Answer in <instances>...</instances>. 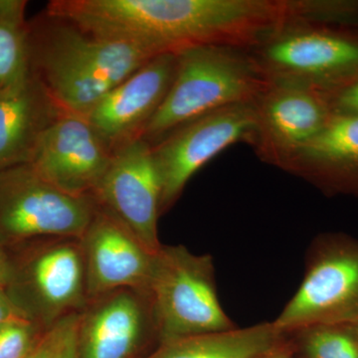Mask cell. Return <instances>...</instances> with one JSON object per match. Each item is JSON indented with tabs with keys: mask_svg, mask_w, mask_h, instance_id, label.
Segmentation results:
<instances>
[{
	"mask_svg": "<svg viewBox=\"0 0 358 358\" xmlns=\"http://www.w3.org/2000/svg\"><path fill=\"white\" fill-rule=\"evenodd\" d=\"M16 264L6 251V246L0 241V287L7 289L15 278Z\"/></svg>",
	"mask_w": 358,
	"mask_h": 358,
	"instance_id": "obj_25",
	"label": "cell"
},
{
	"mask_svg": "<svg viewBox=\"0 0 358 358\" xmlns=\"http://www.w3.org/2000/svg\"><path fill=\"white\" fill-rule=\"evenodd\" d=\"M30 74L62 112L85 115L134 71L159 53L101 38L44 13L28 22Z\"/></svg>",
	"mask_w": 358,
	"mask_h": 358,
	"instance_id": "obj_1",
	"label": "cell"
},
{
	"mask_svg": "<svg viewBox=\"0 0 358 358\" xmlns=\"http://www.w3.org/2000/svg\"><path fill=\"white\" fill-rule=\"evenodd\" d=\"M358 322V245L320 238L308 253L303 281L274 320L285 333Z\"/></svg>",
	"mask_w": 358,
	"mask_h": 358,
	"instance_id": "obj_5",
	"label": "cell"
},
{
	"mask_svg": "<svg viewBox=\"0 0 358 358\" xmlns=\"http://www.w3.org/2000/svg\"><path fill=\"white\" fill-rule=\"evenodd\" d=\"M22 319L29 320L11 300L6 289L0 287V327L6 322Z\"/></svg>",
	"mask_w": 358,
	"mask_h": 358,
	"instance_id": "obj_24",
	"label": "cell"
},
{
	"mask_svg": "<svg viewBox=\"0 0 358 358\" xmlns=\"http://www.w3.org/2000/svg\"><path fill=\"white\" fill-rule=\"evenodd\" d=\"M92 197L148 251H159L162 180L150 143L136 138L115 152Z\"/></svg>",
	"mask_w": 358,
	"mask_h": 358,
	"instance_id": "obj_10",
	"label": "cell"
},
{
	"mask_svg": "<svg viewBox=\"0 0 358 358\" xmlns=\"http://www.w3.org/2000/svg\"><path fill=\"white\" fill-rule=\"evenodd\" d=\"M78 322H79V315H78L76 320H75L72 327H70L69 331H68L67 336H66L59 358H78Z\"/></svg>",
	"mask_w": 358,
	"mask_h": 358,
	"instance_id": "obj_26",
	"label": "cell"
},
{
	"mask_svg": "<svg viewBox=\"0 0 358 358\" xmlns=\"http://www.w3.org/2000/svg\"><path fill=\"white\" fill-rule=\"evenodd\" d=\"M353 327H355V336H357V341H358V322H357V324H355V326H353Z\"/></svg>",
	"mask_w": 358,
	"mask_h": 358,
	"instance_id": "obj_28",
	"label": "cell"
},
{
	"mask_svg": "<svg viewBox=\"0 0 358 358\" xmlns=\"http://www.w3.org/2000/svg\"><path fill=\"white\" fill-rule=\"evenodd\" d=\"M176 56L171 89L141 136L150 145L202 115L253 103L270 83L243 49L199 46Z\"/></svg>",
	"mask_w": 358,
	"mask_h": 358,
	"instance_id": "obj_2",
	"label": "cell"
},
{
	"mask_svg": "<svg viewBox=\"0 0 358 358\" xmlns=\"http://www.w3.org/2000/svg\"><path fill=\"white\" fill-rule=\"evenodd\" d=\"M16 306L43 329L88 303L86 272L80 239L52 238L18 267L6 289Z\"/></svg>",
	"mask_w": 358,
	"mask_h": 358,
	"instance_id": "obj_8",
	"label": "cell"
},
{
	"mask_svg": "<svg viewBox=\"0 0 358 358\" xmlns=\"http://www.w3.org/2000/svg\"><path fill=\"white\" fill-rule=\"evenodd\" d=\"M246 52L271 83L331 96L358 82V26L291 21Z\"/></svg>",
	"mask_w": 358,
	"mask_h": 358,
	"instance_id": "obj_3",
	"label": "cell"
},
{
	"mask_svg": "<svg viewBox=\"0 0 358 358\" xmlns=\"http://www.w3.org/2000/svg\"><path fill=\"white\" fill-rule=\"evenodd\" d=\"M282 171L327 194L358 195V115H334Z\"/></svg>",
	"mask_w": 358,
	"mask_h": 358,
	"instance_id": "obj_15",
	"label": "cell"
},
{
	"mask_svg": "<svg viewBox=\"0 0 358 358\" xmlns=\"http://www.w3.org/2000/svg\"><path fill=\"white\" fill-rule=\"evenodd\" d=\"M147 294L159 345L236 329L219 301L210 255H196L183 245H162Z\"/></svg>",
	"mask_w": 358,
	"mask_h": 358,
	"instance_id": "obj_4",
	"label": "cell"
},
{
	"mask_svg": "<svg viewBox=\"0 0 358 358\" xmlns=\"http://www.w3.org/2000/svg\"><path fill=\"white\" fill-rule=\"evenodd\" d=\"M178 56H155L110 90L86 115L113 152L141 138L159 109L176 76Z\"/></svg>",
	"mask_w": 358,
	"mask_h": 358,
	"instance_id": "obj_12",
	"label": "cell"
},
{
	"mask_svg": "<svg viewBox=\"0 0 358 358\" xmlns=\"http://www.w3.org/2000/svg\"><path fill=\"white\" fill-rule=\"evenodd\" d=\"M29 75L28 27L0 22V89L20 83Z\"/></svg>",
	"mask_w": 358,
	"mask_h": 358,
	"instance_id": "obj_19",
	"label": "cell"
},
{
	"mask_svg": "<svg viewBox=\"0 0 358 358\" xmlns=\"http://www.w3.org/2000/svg\"><path fill=\"white\" fill-rule=\"evenodd\" d=\"M253 103L214 110L174 129L152 145L160 180V215L182 194L188 181L221 152L238 143H250L255 129Z\"/></svg>",
	"mask_w": 358,
	"mask_h": 358,
	"instance_id": "obj_7",
	"label": "cell"
},
{
	"mask_svg": "<svg viewBox=\"0 0 358 358\" xmlns=\"http://www.w3.org/2000/svg\"><path fill=\"white\" fill-rule=\"evenodd\" d=\"M98 205L47 182L28 166L0 173V241L6 246L32 239H81Z\"/></svg>",
	"mask_w": 358,
	"mask_h": 358,
	"instance_id": "obj_6",
	"label": "cell"
},
{
	"mask_svg": "<svg viewBox=\"0 0 358 358\" xmlns=\"http://www.w3.org/2000/svg\"><path fill=\"white\" fill-rule=\"evenodd\" d=\"M27 1L23 0H0V22L17 28H27L25 9Z\"/></svg>",
	"mask_w": 358,
	"mask_h": 358,
	"instance_id": "obj_23",
	"label": "cell"
},
{
	"mask_svg": "<svg viewBox=\"0 0 358 358\" xmlns=\"http://www.w3.org/2000/svg\"><path fill=\"white\" fill-rule=\"evenodd\" d=\"M44 331L27 319L6 322L0 327V358H25Z\"/></svg>",
	"mask_w": 358,
	"mask_h": 358,
	"instance_id": "obj_20",
	"label": "cell"
},
{
	"mask_svg": "<svg viewBox=\"0 0 358 358\" xmlns=\"http://www.w3.org/2000/svg\"><path fill=\"white\" fill-rule=\"evenodd\" d=\"M78 315L79 313L67 315L56 322L53 327L44 331L33 346L31 352L25 358H59L66 336L76 320Z\"/></svg>",
	"mask_w": 358,
	"mask_h": 358,
	"instance_id": "obj_21",
	"label": "cell"
},
{
	"mask_svg": "<svg viewBox=\"0 0 358 358\" xmlns=\"http://www.w3.org/2000/svg\"><path fill=\"white\" fill-rule=\"evenodd\" d=\"M63 113L31 74L0 89V173L29 164L42 134Z\"/></svg>",
	"mask_w": 358,
	"mask_h": 358,
	"instance_id": "obj_16",
	"label": "cell"
},
{
	"mask_svg": "<svg viewBox=\"0 0 358 358\" xmlns=\"http://www.w3.org/2000/svg\"><path fill=\"white\" fill-rule=\"evenodd\" d=\"M114 152L85 115L63 113L40 138L28 166L73 196H92Z\"/></svg>",
	"mask_w": 358,
	"mask_h": 358,
	"instance_id": "obj_11",
	"label": "cell"
},
{
	"mask_svg": "<svg viewBox=\"0 0 358 358\" xmlns=\"http://www.w3.org/2000/svg\"><path fill=\"white\" fill-rule=\"evenodd\" d=\"M267 358H294V352H282L279 353H275V355H271Z\"/></svg>",
	"mask_w": 358,
	"mask_h": 358,
	"instance_id": "obj_27",
	"label": "cell"
},
{
	"mask_svg": "<svg viewBox=\"0 0 358 358\" xmlns=\"http://www.w3.org/2000/svg\"><path fill=\"white\" fill-rule=\"evenodd\" d=\"M150 336L157 341L148 294L117 289L89 301L80 312L78 358H129Z\"/></svg>",
	"mask_w": 358,
	"mask_h": 358,
	"instance_id": "obj_14",
	"label": "cell"
},
{
	"mask_svg": "<svg viewBox=\"0 0 358 358\" xmlns=\"http://www.w3.org/2000/svg\"><path fill=\"white\" fill-rule=\"evenodd\" d=\"M289 350L291 334L271 322L162 343L147 358H267Z\"/></svg>",
	"mask_w": 358,
	"mask_h": 358,
	"instance_id": "obj_17",
	"label": "cell"
},
{
	"mask_svg": "<svg viewBox=\"0 0 358 358\" xmlns=\"http://www.w3.org/2000/svg\"><path fill=\"white\" fill-rule=\"evenodd\" d=\"M289 334L301 358H358L353 326H313Z\"/></svg>",
	"mask_w": 358,
	"mask_h": 358,
	"instance_id": "obj_18",
	"label": "cell"
},
{
	"mask_svg": "<svg viewBox=\"0 0 358 358\" xmlns=\"http://www.w3.org/2000/svg\"><path fill=\"white\" fill-rule=\"evenodd\" d=\"M252 103L249 145L261 162L282 171L334 115L329 96L298 85L270 82Z\"/></svg>",
	"mask_w": 358,
	"mask_h": 358,
	"instance_id": "obj_9",
	"label": "cell"
},
{
	"mask_svg": "<svg viewBox=\"0 0 358 358\" xmlns=\"http://www.w3.org/2000/svg\"><path fill=\"white\" fill-rule=\"evenodd\" d=\"M89 301L117 289L147 293L155 254L101 207L80 239Z\"/></svg>",
	"mask_w": 358,
	"mask_h": 358,
	"instance_id": "obj_13",
	"label": "cell"
},
{
	"mask_svg": "<svg viewBox=\"0 0 358 358\" xmlns=\"http://www.w3.org/2000/svg\"><path fill=\"white\" fill-rule=\"evenodd\" d=\"M329 98L334 115H358V82Z\"/></svg>",
	"mask_w": 358,
	"mask_h": 358,
	"instance_id": "obj_22",
	"label": "cell"
}]
</instances>
